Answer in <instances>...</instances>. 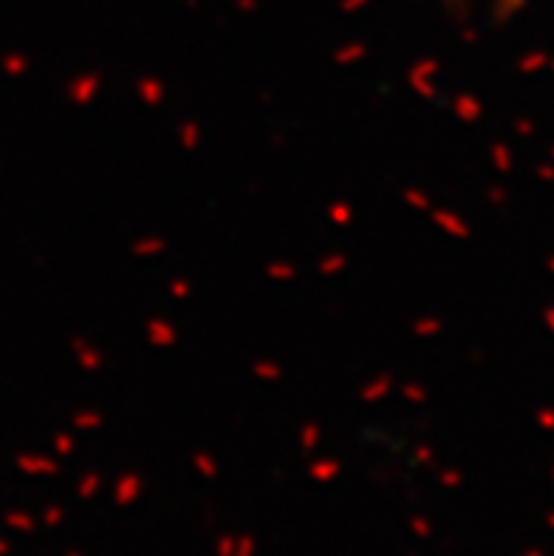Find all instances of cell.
Wrapping results in <instances>:
<instances>
[{
	"label": "cell",
	"mask_w": 554,
	"mask_h": 556,
	"mask_svg": "<svg viewBox=\"0 0 554 556\" xmlns=\"http://www.w3.org/2000/svg\"><path fill=\"white\" fill-rule=\"evenodd\" d=\"M529 556H540V553H529Z\"/></svg>",
	"instance_id": "obj_1"
}]
</instances>
